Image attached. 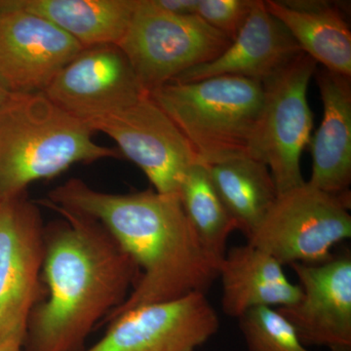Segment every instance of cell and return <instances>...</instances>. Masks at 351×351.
Returning <instances> with one entry per match:
<instances>
[{
  "label": "cell",
  "instance_id": "obj_1",
  "mask_svg": "<svg viewBox=\"0 0 351 351\" xmlns=\"http://www.w3.org/2000/svg\"><path fill=\"white\" fill-rule=\"evenodd\" d=\"M36 202L61 218L44 226L46 295L29 316L23 350L83 351L95 326L126 301L140 270L96 219L45 198Z\"/></svg>",
  "mask_w": 351,
  "mask_h": 351
},
{
  "label": "cell",
  "instance_id": "obj_2",
  "mask_svg": "<svg viewBox=\"0 0 351 351\" xmlns=\"http://www.w3.org/2000/svg\"><path fill=\"white\" fill-rule=\"evenodd\" d=\"M52 203L96 219L128 254L140 277L126 301L101 324L137 307L204 293L218 278L182 208L179 195L156 191L103 193L80 179L51 191Z\"/></svg>",
  "mask_w": 351,
  "mask_h": 351
},
{
  "label": "cell",
  "instance_id": "obj_3",
  "mask_svg": "<svg viewBox=\"0 0 351 351\" xmlns=\"http://www.w3.org/2000/svg\"><path fill=\"white\" fill-rule=\"evenodd\" d=\"M93 131L44 93L10 94L0 107V201L27 193L76 163L119 158Z\"/></svg>",
  "mask_w": 351,
  "mask_h": 351
},
{
  "label": "cell",
  "instance_id": "obj_4",
  "mask_svg": "<svg viewBox=\"0 0 351 351\" xmlns=\"http://www.w3.org/2000/svg\"><path fill=\"white\" fill-rule=\"evenodd\" d=\"M149 94L188 141L200 163L258 159L262 83L218 76L195 82H168Z\"/></svg>",
  "mask_w": 351,
  "mask_h": 351
},
{
  "label": "cell",
  "instance_id": "obj_5",
  "mask_svg": "<svg viewBox=\"0 0 351 351\" xmlns=\"http://www.w3.org/2000/svg\"><path fill=\"white\" fill-rule=\"evenodd\" d=\"M232 44L197 15H176L152 0H137L117 46L147 93L199 64L221 56Z\"/></svg>",
  "mask_w": 351,
  "mask_h": 351
},
{
  "label": "cell",
  "instance_id": "obj_6",
  "mask_svg": "<svg viewBox=\"0 0 351 351\" xmlns=\"http://www.w3.org/2000/svg\"><path fill=\"white\" fill-rule=\"evenodd\" d=\"M350 193L332 195L306 182L277 195L249 239L280 265H318L351 237Z\"/></svg>",
  "mask_w": 351,
  "mask_h": 351
},
{
  "label": "cell",
  "instance_id": "obj_7",
  "mask_svg": "<svg viewBox=\"0 0 351 351\" xmlns=\"http://www.w3.org/2000/svg\"><path fill=\"white\" fill-rule=\"evenodd\" d=\"M44 226L27 193L0 201V348L23 346L32 311L45 298Z\"/></svg>",
  "mask_w": 351,
  "mask_h": 351
},
{
  "label": "cell",
  "instance_id": "obj_8",
  "mask_svg": "<svg viewBox=\"0 0 351 351\" xmlns=\"http://www.w3.org/2000/svg\"><path fill=\"white\" fill-rule=\"evenodd\" d=\"M316 64L301 52L263 83L257 156L269 167L278 195L306 182L301 156L313 126L307 89Z\"/></svg>",
  "mask_w": 351,
  "mask_h": 351
},
{
  "label": "cell",
  "instance_id": "obj_9",
  "mask_svg": "<svg viewBox=\"0 0 351 351\" xmlns=\"http://www.w3.org/2000/svg\"><path fill=\"white\" fill-rule=\"evenodd\" d=\"M84 122L92 131L112 138L156 193L179 195L184 175L199 162L188 141L149 94L124 110Z\"/></svg>",
  "mask_w": 351,
  "mask_h": 351
},
{
  "label": "cell",
  "instance_id": "obj_10",
  "mask_svg": "<svg viewBox=\"0 0 351 351\" xmlns=\"http://www.w3.org/2000/svg\"><path fill=\"white\" fill-rule=\"evenodd\" d=\"M83 351H195L218 332L219 315L204 293L137 307L108 323Z\"/></svg>",
  "mask_w": 351,
  "mask_h": 351
},
{
  "label": "cell",
  "instance_id": "obj_11",
  "mask_svg": "<svg viewBox=\"0 0 351 351\" xmlns=\"http://www.w3.org/2000/svg\"><path fill=\"white\" fill-rule=\"evenodd\" d=\"M43 93L82 121L119 112L149 95L117 44L84 48Z\"/></svg>",
  "mask_w": 351,
  "mask_h": 351
},
{
  "label": "cell",
  "instance_id": "obj_12",
  "mask_svg": "<svg viewBox=\"0 0 351 351\" xmlns=\"http://www.w3.org/2000/svg\"><path fill=\"white\" fill-rule=\"evenodd\" d=\"M83 49L43 18L0 11V84L10 94L43 93Z\"/></svg>",
  "mask_w": 351,
  "mask_h": 351
},
{
  "label": "cell",
  "instance_id": "obj_13",
  "mask_svg": "<svg viewBox=\"0 0 351 351\" xmlns=\"http://www.w3.org/2000/svg\"><path fill=\"white\" fill-rule=\"evenodd\" d=\"M302 295L276 311L291 323L304 346L351 351V258L345 255L318 265H290Z\"/></svg>",
  "mask_w": 351,
  "mask_h": 351
},
{
  "label": "cell",
  "instance_id": "obj_14",
  "mask_svg": "<svg viewBox=\"0 0 351 351\" xmlns=\"http://www.w3.org/2000/svg\"><path fill=\"white\" fill-rule=\"evenodd\" d=\"M302 52L285 27L256 0L237 38L214 61L181 73L172 82H195L218 76H239L263 83Z\"/></svg>",
  "mask_w": 351,
  "mask_h": 351
},
{
  "label": "cell",
  "instance_id": "obj_15",
  "mask_svg": "<svg viewBox=\"0 0 351 351\" xmlns=\"http://www.w3.org/2000/svg\"><path fill=\"white\" fill-rule=\"evenodd\" d=\"M324 114L311 138L313 174L308 184L332 195L350 193L351 182L350 78L320 69L315 71Z\"/></svg>",
  "mask_w": 351,
  "mask_h": 351
},
{
  "label": "cell",
  "instance_id": "obj_16",
  "mask_svg": "<svg viewBox=\"0 0 351 351\" xmlns=\"http://www.w3.org/2000/svg\"><path fill=\"white\" fill-rule=\"evenodd\" d=\"M218 278L221 308L237 319L252 308L292 306L302 295L301 288L290 282L282 265L249 243L226 251Z\"/></svg>",
  "mask_w": 351,
  "mask_h": 351
},
{
  "label": "cell",
  "instance_id": "obj_17",
  "mask_svg": "<svg viewBox=\"0 0 351 351\" xmlns=\"http://www.w3.org/2000/svg\"><path fill=\"white\" fill-rule=\"evenodd\" d=\"M302 52L327 71L351 78V32L341 4L325 0H265Z\"/></svg>",
  "mask_w": 351,
  "mask_h": 351
},
{
  "label": "cell",
  "instance_id": "obj_18",
  "mask_svg": "<svg viewBox=\"0 0 351 351\" xmlns=\"http://www.w3.org/2000/svg\"><path fill=\"white\" fill-rule=\"evenodd\" d=\"M137 0H0V11H22L54 25L84 48L119 44Z\"/></svg>",
  "mask_w": 351,
  "mask_h": 351
},
{
  "label": "cell",
  "instance_id": "obj_19",
  "mask_svg": "<svg viewBox=\"0 0 351 351\" xmlns=\"http://www.w3.org/2000/svg\"><path fill=\"white\" fill-rule=\"evenodd\" d=\"M206 167L237 230L250 239L278 195L267 164L241 157Z\"/></svg>",
  "mask_w": 351,
  "mask_h": 351
},
{
  "label": "cell",
  "instance_id": "obj_20",
  "mask_svg": "<svg viewBox=\"0 0 351 351\" xmlns=\"http://www.w3.org/2000/svg\"><path fill=\"white\" fill-rule=\"evenodd\" d=\"M179 196L191 228L219 270L226 254V242L237 226L219 197L206 165L198 162L189 168Z\"/></svg>",
  "mask_w": 351,
  "mask_h": 351
},
{
  "label": "cell",
  "instance_id": "obj_21",
  "mask_svg": "<svg viewBox=\"0 0 351 351\" xmlns=\"http://www.w3.org/2000/svg\"><path fill=\"white\" fill-rule=\"evenodd\" d=\"M239 321L248 351H311L291 323L272 307L252 308Z\"/></svg>",
  "mask_w": 351,
  "mask_h": 351
},
{
  "label": "cell",
  "instance_id": "obj_22",
  "mask_svg": "<svg viewBox=\"0 0 351 351\" xmlns=\"http://www.w3.org/2000/svg\"><path fill=\"white\" fill-rule=\"evenodd\" d=\"M255 3L256 0H199L196 15L232 43Z\"/></svg>",
  "mask_w": 351,
  "mask_h": 351
},
{
  "label": "cell",
  "instance_id": "obj_23",
  "mask_svg": "<svg viewBox=\"0 0 351 351\" xmlns=\"http://www.w3.org/2000/svg\"><path fill=\"white\" fill-rule=\"evenodd\" d=\"M161 10L176 15H196L199 0H152Z\"/></svg>",
  "mask_w": 351,
  "mask_h": 351
},
{
  "label": "cell",
  "instance_id": "obj_24",
  "mask_svg": "<svg viewBox=\"0 0 351 351\" xmlns=\"http://www.w3.org/2000/svg\"><path fill=\"white\" fill-rule=\"evenodd\" d=\"M0 351H24L23 346L17 343H8L0 348Z\"/></svg>",
  "mask_w": 351,
  "mask_h": 351
},
{
  "label": "cell",
  "instance_id": "obj_25",
  "mask_svg": "<svg viewBox=\"0 0 351 351\" xmlns=\"http://www.w3.org/2000/svg\"><path fill=\"white\" fill-rule=\"evenodd\" d=\"M9 95H10V93H9V92L7 91L5 88H4L3 86H2L1 84H0V107H1L2 104H3L4 101H5L6 99L8 98Z\"/></svg>",
  "mask_w": 351,
  "mask_h": 351
}]
</instances>
